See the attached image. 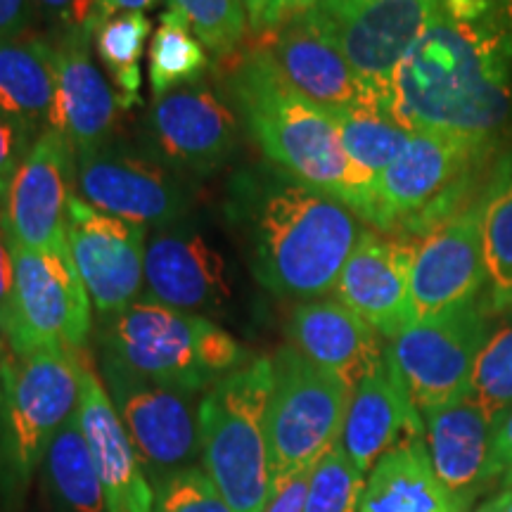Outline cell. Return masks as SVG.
I'll return each mask as SVG.
<instances>
[{
  "label": "cell",
  "mask_w": 512,
  "mask_h": 512,
  "mask_svg": "<svg viewBox=\"0 0 512 512\" xmlns=\"http://www.w3.org/2000/svg\"><path fill=\"white\" fill-rule=\"evenodd\" d=\"M512 110L508 5L484 19H456L444 5L396 69L387 114L406 131L491 138Z\"/></svg>",
  "instance_id": "obj_1"
},
{
  "label": "cell",
  "mask_w": 512,
  "mask_h": 512,
  "mask_svg": "<svg viewBox=\"0 0 512 512\" xmlns=\"http://www.w3.org/2000/svg\"><path fill=\"white\" fill-rule=\"evenodd\" d=\"M249 242V266L266 290L320 299L337 287L366 226L347 204L290 176L245 178L235 197Z\"/></svg>",
  "instance_id": "obj_2"
},
{
  "label": "cell",
  "mask_w": 512,
  "mask_h": 512,
  "mask_svg": "<svg viewBox=\"0 0 512 512\" xmlns=\"http://www.w3.org/2000/svg\"><path fill=\"white\" fill-rule=\"evenodd\" d=\"M230 93L249 136L283 174L368 219L373 181L351 164L330 114L294 91L266 48L235 67Z\"/></svg>",
  "instance_id": "obj_3"
},
{
  "label": "cell",
  "mask_w": 512,
  "mask_h": 512,
  "mask_svg": "<svg viewBox=\"0 0 512 512\" xmlns=\"http://www.w3.org/2000/svg\"><path fill=\"white\" fill-rule=\"evenodd\" d=\"M100 344L102 354L136 375L192 396L247 361L238 339L214 320L147 299L102 318Z\"/></svg>",
  "instance_id": "obj_4"
},
{
  "label": "cell",
  "mask_w": 512,
  "mask_h": 512,
  "mask_svg": "<svg viewBox=\"0 0 512 512\" xmlns=\"http://www.w3.org/2000/svg\"><path fill=\"white\" fill-rule=\"evenodd\" d=\"M273 361L254 358L204 394L197 406L202 465L233 512H264L271 498L266 408Z\"/></svg>",
  "instance_id": "obj_5"
},
{
  "label": "cell",
  "mask_w": 512,
  "mask_h": 512,
  "mask_svg": "<svg viewBox=\"0 0 512 512\" xmlns=\"http://www.w3.org/2000/svg\"><path fill=\"white\" fill-rule=\"evenodd\" d=\"M491 138L415 131L403 152L373 181L366 223L389 235H427L460 214L467 176L484 162Z\"/></svg>",
  "instance_id": "obj_6"
},
{
  "label": "cell",
  "mask_w": 512,
  "mask_h": 512,
  "mask_svg": "<svg viewBox=\"0 0 512 512\" xmlns=\"http://www.w3.org/2000/svg\"><path fill=\"white\" fill-rule=\"evenodd\" d=\"M79 403V351L8 356V403L0 441V498L15 510L57 430Z\"/></svg>",
  "instance_id": "obj_7"
},
{
  "label": "cell",
  "mask_w": 512,
  "mask_h": 512,
  "mask_svg": "<svg viewBox=\"0 0 512 512\" xmlns=\"http://www.w3.org/2000/svg\"><path fill=\"white\" fill-rule=\"evenodd\" d=\"M271 361L273 389L264 425L273 486L297 472L313 470L339 444L354 389L311 363L292 344Z\"/></svg>",
  "instance_id": "obj_8"
},
{
  "label": "cell",
  "mask_w": 512,
  "mask_h": 512,
  "mask_svg": "<svg viewBox=\"0 0 512 512\" xmlns=\"http://www.w3.org/2000/svg\"><path fill=\"white\" fill-rule=\"evenodd\" d=\"M439 12L441 0H320L309 15L387 112L396 69Z\"/></svg>",
  "instance_id": "obj_9"
},
{
  "label": "cell",
  "mask_w": 512,
  "mask_h": 512,
  "mask_svg": "<svg viewBox=\"0 0 512 512\" xmlns=\"http://www.w3.org/2000/svg\"><path fill=\"white\" fill-rule=\"evenodd\" d=\"M491 335L489 316L475 302L415 320L389 339L387 356L420 413L467 399L477 356Z\"/></svg>",
  "instance_id": "obj_10"
},
{
  "label": "cell",
  "mask_w": 512,
  "mask_h": 512,
  "mask_svg": "<svg viewBox=\"0 0 512 512\" xmlns=\"http://www.w3.org/2000/svg\"><path fill=\"white\" fill-rule=\"evenodd\" d=\"M10 242V240H8ZM15 261L17 335L10 351H81L91 335V297L76 271L69 245L34 252L10 242Z\"/></svg>",
  "instance_id": "obj_11"
},
{
  "label": "cell",
  "mask_w": 512,
  "mask_h": 512,
  "mask_svg": "<svg viewBox=\"0 0 512 512\" xmlns=\"http://www.w3.org/2000/svg\"><path fill=\"white\" fill-rule=\"evenodd\" d=\"M102 375L140 465L150 470L157 484L192 467L200 456V420L192 408V394L145 380L105 354Z\"/></svg>",
  "instance_id": "obj_12"
},
{
  "label": "cell",
  "mask_w": 512,
  "mask_h": 512,
  "mask_svg": "<svg viewBox=\"0 0 512 512\" xmlns=\"http://www.w3.org/2000/svg\"><path fill=\"white\" fill-rule=\"evenodd\" d=\"M76 195L143 228L176 226L190 209L181 181L166 166L110 145L76 155Z\"/></svg>",
  "instance_id": "obj_13"
},
{
  "label": "cell",
  "mask_w": 512,
  "mask_h": 512,
  "mask_svg": "<svg viewBox=\"0 0 512 512\" xmlns=\"http://www.w3.org/2000/svg\"><path fill=\"white\" fill-rule=\"evenodd\" d=\"M83 287L102 318L138 302L145 283V228L105 214L72 195L64 221Z\"/></svg>",
  "instance_id": "obj_14"
},
{
  "label": "cell",
  "mask_w": 512,
  "mask_h": 512,
  "mask_svg": "<svg viewBox=\"0 0 512 512\" xmlns=\"http://www.w3.org/2000/svg\"><path fill=\"white\" fill-rule=\"evenodd\" d=\"M76 183L72 143L50 128L31 145L12 176L0 207L5 238L24 249L46 252L67 242L64 221Z\"/></svg>",
  "instance_id": "obj_15"
},
{
  "label": "cell",
  "mask_w": 512,
  "mask_h": 512,
  "mask_svg": "<svg viewBox=\"0 0 512 512\" xmlns=\"http://www.w3.org/2000/svg\"><path fill=\"white\" fill-rule=\"evenodd\" d=\"M482 197L451 216L415 247L411 306L415 320H427L475 302L489 283L484 259ZM413 320V323H415Z\"/></svg>",
  "instance_id": "obj_16"
},
{
  "label": "cell",
  "mask_w": 512,
  "mask_h": 512,
  "mask_svg": "<svg viewBox=\"0 0 512 512\" xmlns=\"http://www.w3.org/2000/svg\"><path fill=\"white\" fill-rule=\"evenodd\" d=\"M147 138L157 157L174 169L211 174L238 147V119L211 88L192 83L155 98Z\"/></svg>",
  "instance_id": "obj_17"
},
{
  "label": "cell",
  "mask_w": 512,
  "mask_h": 512,
  "mask_svg": "<svg viewBox=\"0 0 512 512\" xmlns=\"http://www.w3.org/2000/svg\"><path fill=\"white\" fill-rule=\"evenodd\" d=\"M418 242L366 228L337 280V299L382 337L413 323L411 268Z\"/></svg>",
  "instance_id": "obj_18"
},
{
  "label": "cell",
  "mask_w": 512,
  "mask_h": 512,
  "mask_svg": "<svg viewBox=\"0 0 512 512\" xmlns=\"http://www.w3.org/2000/svg\"><path fill=\"white\" fill-rule=\"evenodd\" d=\"M147 302L202 316L233 297L228 261L200 230L162 228L145 247Z\"/></svg>",
  "instance_id": "obj_19"
},
{
  "label": "cell",
  "mask_w": 512,
  "mask_h": 512,
  "mask_svg": "<svg viewBox=\"0 0 512 512\" xmlns=\"http://www.w3.org/2000/svg\"><path fill=\"white\" fill-rule=\"evenodd\" d=\"M76 418L105 491L107 512H152L155 491L93 363L79 351Z\"/></svg>",
  "instance_id": "obj_20"
},
{
  "label": "cell",
  "mask_w": 512,
  "mask_h": 512,
  "mask_svg": "<svg viewBox=\"0 0 512 512\" xmlns=\"http://www.w3.org/2000/svg\"><path fill=\"white\" fill-rule=\"evenodd\" d=\"M91 43V29H64L55 46L57 98L50 128L72 143L76 155L105 147L119 112L117 93L93 60Z\"/></svg>",
  "instance_id": "obj_21"
},
{
  "label": "cell",
  "mask_w": 512,
  "mask_h": 512,
  "mask_svg": "<svg viewBox=\"0 0 512 512\" xmlns=\"http://www.w3.org/2000/svg\"><path fill=\"white\" fill-rule=\"evenodd\" d=\"M264 36H268V46L264 48L278 64L285 81L325 112L373 105L366 88L351 72L349 62L309 12Z\"/></svg>",
  "instance_id": "obj_22"
},
{
  "label": "cell",
  "mask_w": 512,
  "mask_h": 512,
  "mask_svg": "<svg viewBox=\"0 0 512 512\" xmlns=\"http://www.w3.org/2000/svg\"><path fill=\"white\" fill-rule=\"evenodd\" d=\"M292 347L351 389L384 361L382 335L339 299H309L290 313Z\"/></svg>",
  "instance_id": "obj_23"
},
{
  "label": "cell",
  "mask_w": 512,
  "mask_h": 512,
  "mask_svg": "<svg viewBox=\"0 0 512 512\" xmlns=\"http://www.w3.org/2000/svg\"><path fill=\"white\" fill-rule=\"evenodd\" d=\"M413 437H425L420 411L384 351V361L351 394L339 446L366 475L384 453Z\"/></svg>",
  "instance_id": "obj_24"
},
{
  "label": "cell",
  "mask_w": 512,
  "mask_h": 512,
  "mask_svg": "<svg viewBox=\"0 0 512 512\" xmlns=\"http://www.w3.org/2000/svg\"><path fill=\"white\" fill-rule=\"evenodd\" d=\"M422 418L434 472L465 510L470 494L491 477V420L470 396L425 411Z\"/></svg>",
  "instance_id": "obj_25"
},
{
  "label": "cell",
  "mask_w": 512,
  "mask_h": 512,
  "mask_svg": "<svg viewBox=\"0 0 512 512\" xmlns=\"http://www.w3.org/2000/svg\"><path fill=\"white\" fill-rule=\"evenodd\" d=\"M358 512H465L434 472L425 437L401 441L377 460Z\"/></svg>",
  "instance_id": "obj_26"
},
{
  "label": "cell",
  "mask_w": 512,
  "mask_h": 512,
  "mask_svg": "<svg viewBox=\"0 0 512 512\" xmlns=\"http://www.w3.org/2000/svg\"><path fill=\"white\" fill-rule=\"evenodd\" d=\"M57 98L55 46L46 38L0 41V112L38 138L50 131Z\"/></svg>",
  "instance_id": "obj_27"
},
{
  "label": "cell",
  "mask_w": 512,
  "mask_h": 512,
  "mask_svg": "<svg viewBox=\"0 0 512 512\" xmlns=\"http://www.w3.org/2000/svg\"><path fill=\"white\" fill-rule=\"evenodd\" d=\"M43 491L53 512H105V491L76 413L57 430L43 458Z\"/></svg>",
  "instance_id": "obj_28"
},
{
  "label": "cell",
  "mask_w": 512,
  "mask_h": 512,
  "mask_svg": "<svg viewBox=\"0 0 512 512\" xmlns=\"http://www.w3.org/2000/svg\"><path fill=\"white\" fill-rule=\"evenodd\" d=\"M328 114L335 121L351 164L370 181H375L411 140V131L396 124L387 112L375 105L344 107V110H330Z\"/></svg>",
  "instance_id": "obj_29"
},
{
  "label": "cell",
  "mask_w": 512,
  "mask_h": 512,
  "mask_svg": "<svg viewBox=\"0 0 512 512\" xmlns=\"http://www.w3.org/2000/svg\"><path fill=\"white\" fill-rule=\"evenodd\" d=\"M150 31L152 24L145 12L110 15L93 31L95 53L110 74L119 110H133L140 105V86H143L140 57L145 53V41Z\"/></svg>",
  "instance_id": "obj_30"
},
{
  "label": "cell",
  "mask_w": 512,
  "mask_h": 512,
  "mask_svg": "<svg viewBox=\"0 0 512 512\" xmlns=\"http://www.w3.org/2000/svg\"><path fill=\"white\" fill-rule=\"evenodd\" d=\"M209 55L204 43L192 34L181 15L166 10L150 43V88L152 95H166L178 88L192 86L207 72Z\"/></svg>",
  "instance_id": "obj_31"
},
{
  "label": "cell",
  "mask_w": 512,
  "mask_h": 512,
  "mask_svg": "<svg viewBox=\"0 0 512 512\" xmlns=\"http://www.w3.org/2000/svg\"><path fill=\"white\" fill-rule=\"evenodd\" d=\"M484 259L489 283L512 294V152L498 159L482 195Z\"/></svg>",
  "instance_id": "obj_32"
},
{
  "label": "cell",
  "mask_w": 512,
  "mask_h": 512,
  "mask_svg": "<svg viewBox=\"0 0 512 512\" xmlns=\"http://www.w3.org/2000/svg\"><path fill=\"white\" fill-rule=\"evenodd\" d=\"M467 396L491 422L512 408V323L501 325L486 339L472 370Z\"/></svg>",
  "instance_id": "obj_33"
},
{
  "label": "cell",
  "mask_w": 512,
  "mask_h": 512,
  "mask_svg": "<svg viewBox=\"0 0 512 512\" xmlns=\"http://www.w3.org/2000/svg\"><path fill=\"white\" fill-rule=\"evenodd\" d=\"M363 491L366 475L337 444L311 470L304 512H358Z\"/></svg>",
  "instance_id": "obj_34"
},
{
  "label": "cell",
  "mask_w": 512,
  "mask_h": 512,
  "mask_svg": "<svg viewBox=\"0 0 512 512\" xmlns=\"http://www.w3.org/2000/svg\"><path fill=\"white\" fill-rule=\"evenodd\" d=\"M169 10L181 15L204 48L216 55L233 53L249 24L245 0H169Z\"/></svg>",
  "instance_id": "obj_35"
},
{
  "label": "cell",
  "mask_w": 512,
  "mask_h": 512,
  "mask_svg": "<svg viewBox=\"0 0 512 512\" xmlns=\"http://www.w3.org/2000/svg\"><path fill=\"white\" fill-rule=\"evenodd\" d=\"M152 512H233L202 467H185L159 484Z\"/></svg>",
  "instance_id": "obj_36"
},
{
  "label": "cell",
  "mask_w": 512,
  "mask_h": 512,
  "mask_svg": "<svg viewBox=\"0 0 512 512\" xmlns=\"http://www.w3.org/2000/svg\"><path fill=\"white\" fill-rule=\"evenodd\" d=\"M34 140L36 138L29 131H24L15 119L5 117L0 112V207H3L5 195H8L10 181L15 176L17 166L27 157Z\"/></svg>",
  "instance_id": "obj_37"
},
{
  "label": "cell",
  "mask_w": 512,
  "mask_h": 512,
  "mask_svg": "<svg viewBox=\"0 0 512 512\" xmlns=\"http://www.w3.org/2000/svg\"><path fill=\"white\" fill-rule=\"evenodd\" d=\"M0 335L8 347L17 335V306H15V261H12L10 242L0 226Z\"/></svg>",
  "instance_id": "obj_38"
},
{
  "label": "cell",
  "mask_w": 512,
  "mask_h": 512,
  "mask_svg": "<svg viewBox=\"0 0 512 512\" xmlns=\"http://www.w3.org/2000/svg\"><path fill=\"white\" fill-rule=\"evenodd\" d=\"M34 3L46 15L57 19L64 29L95 31V27L107 17L95 0H34Z\"/></svg>",
  "instance_id": "obj_39"
},
{
  "label": "cell",
  "mask_w": 512,
  "mask_h": 512,
  "mask_svg": "<svg viewBox=\"0 0 512 512\" xmlns=\"http://www.w3.org/2000/svg\"><path fill=\"white\" fill-rule=\"evenodd\" d=\"M309 479L311 470H302L297 475L275 482L271 486V498H268L264 512H304Z\"/></svg>",
  "instance_id": "obj_40"
},
{
  "label": "cell",
  "mask_w": 512,
  "mask_h": 512,
  "mask_svg": "<svg viewBox=\"0 0 512 512\" xmlns=\"http://www.w3.org/2000/svg\"><path fill=\"white\" fill-rule=\"evenodd\" d=\"M320 0H266L264 10L252 29L256 34H268V31L283 27V24L292 22L294 17H302L306 12L316 8Z\"/></svg>",
  "instance_id": "obj_41"
},
{
  "label": "cell",
  "mask_w": 512,
  "mask_h": 512,
  "mask_svg": "<svg viewBox=\"0 0 512 512\" xmlns=\"http://www.w3.org/2000/svg\"><path fill=\"white\" fill-rule=\"evenodd\" d=\"M36 17L34 0H0V41L27 36Z\"/></svg>",
  "instance_id": "obj_42"
},
{
  "label": "cell",
  "mask_w": 512,
  "mask_h": 512,
  "mask_svg": "<svg viewBox=\"0 0 512 512\" xmlns=\"http://www.w3.org/2000/svg\"><path fill=\"white\" fill-rule=\"evenodd\" d=\"M512 470V408L491 422V477Z\"/></svg>",
  "instance_id": "obj_43"
},
{
  "label": "cell",
  "mask_w": 512,
  "mask_h": 512,
  "mask_svg": "<svg viewBox=\"0 0 512 512\" xmlns=\"http://www.w3.org/2000/svg\"><path fill=\"white\" fill-rule=\"evenodd\" d=\"M98 8L105 12L107 17L119 15V12H145L155 8L159 0H95Z\"/></svg>",
  "instance_id": "obj_44"
},
{
  "label": "cell",
  "mask_w": 512,
  "mask_h": 512,
  "mask_svg": "<svg viewBox=\"0 0 512 512\" xmlns=\"http://www.w3.org/2000/svg\"><path fill=\"white\" fill-rule=\"evenodd\" d=\"M8 356L10 349L0 351V441L5 430V403H8Z\"/></svg>",
  "instance_id": "obj_45"
},
{
  "label": "cell",
  "mask_w": 512,
  "mask_h": 512,
  "mask_svg": "<svg viewBox=\"0 0 512 512\" xmlns=\"http://www.w3.org/2000/svg\"><path fill=\"white\" fill-rule=\"evenodd\" d=\"M491 508L494 512H512V484H505V489L496 498H491Z\"/></svg>",
  "instance_id": "obj_46"
},
{
  "label": "cell",
  "mask_w": 512,
  "mask_h": 512,
  "mask_svg": "<svg viewBox=\"0 0 512 512\" xmlns=\"http://www.w3.org/2000/svg\"><path fill=\"white\" fill-rule=\"evenodd\" d=\"M266 0H245V10H247V19H249V27L259 19L261 10H264Z\"/></svg>",
  "instance_id": "obj_47"
},
{
  "label": "cell",
  "mask_w": 512,
  "mask_h": 512,
  "mask_svg": "<svg viewBox=\"0 0 512 512\" xmlns=\"http://www.w3.org/2000/svg\"><path fill=\"white\" fill-rule=\"evenodd\" d=\"M475 512H494V508H491V503H489V501H486L484 505H479V508H477Z\"/></svg>",
  "instance_id": "obj_48"
},
{
  "label": "cell",
  "mask_w": 512,
  "mask_h": 512,
  "mask_svg": "<svg viewBox=\"0 0 512 512\" xmlns=\"http://www.w3.org/2000/svg\"><path fill=\"white\" fill-rule=\"evenodd\" d=\"M5 349H10V347H8V342H5V337L0 335V351H5Z\"/></svg>",
  "instance_id": "obj_49"
},
{
  "label": "cell",
  "mask_w": 512,
  "mask_h": 512,
  "mask_svg": "<svg viewBox=\"0 0 512 512\" xmlns=\"http://www.w3.org/2000/svg\"><path fill=\"white\" fill-rule=\"evenodd\" d=\"M508 484H512V470L508 472Z\"/></svg>",
  "instance_id": "obj_50"
}]
</instances>
